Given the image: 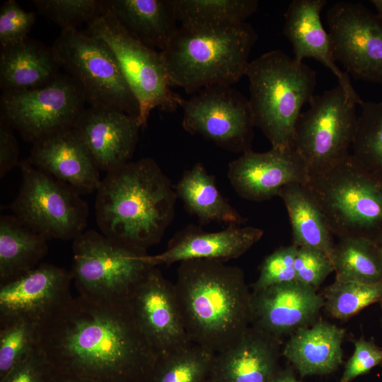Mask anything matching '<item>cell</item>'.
Here are the masks:
<instances>
[{"mask_svg": "<svg viewBox=\"0 0 382 382\" xmlns=\"http://www.w3.org/2000/svg\"><path fill=\"white\" fill-rule=\"evenodd\" d=\"M38 347L54 374L96 382H144L158 358L129 303L81 296L39 325Z\"/></svg>", "mask_w": 382, "mask_h": 382, "instance_id": "obj_1", "label": "cell"}, {"mask_svg": "<svg viewBox=\"0 0 382 382\" xmlns=\"http://www.w3.org/2000/svg\"><path fill=\"white\" fill-rule=\"evenodd\" d=\"M226 262L179 263L174 287L188 338L215 354L236 344L251 325V294L243 270Z\"/></svg>", "mask_w": 382, "mask_h": 382, "instance_id": "obj_2", "label": "cell"}, {"mask_svg": "<svg viewBox=\"0 0 382 382\" xmlns=\"http://www.w3.org/2000/svg\"><path fill=\"white\" fill-rule=\"evenodd\" d=\"M96 192L100 233L134 248L146 251L159 243L174 219V185L151 158L107 172Z\"/></svg>", "mask_w": 382, "mask_h": 382, "instance_id": "obj_3", "label": "cell"}, {"mask_svg": "<svg viewBox=\"0 0 382 382\" xmlns=\"http://www.w3.org/2000/svg\"><path fill=\"white\" fill-rule=\"evenodd\" d=\"M257 35L246 22L178 27L161 52L170 83L187 93L212 85H232L245 75Z\"/></svg>", "mask_w": 382, "mask_h": 382, "instance_id": "obj_4", "label": "cell"}, {"mask_svg": "<svg viewBox=\"0 0 382 382\" xmlns=\"http://www.w3.org/2000/svg\"><path fill=\"white\" fill-rule=\"evenodd\" d=\"M245 76L255 126L272 148H291L301 109L315 96L316 71L284 52L274 50L250 61Z\"/></svg>", "mask_w": 382, "mask_h": 382, "instance_id": "obj_5", "label": "cell"}, {"mask_svg": "<svg viewBox=\"0 0 382 382\" xmlns=\"http://www.w3.org/2000/svg\"><path fill=\"white\" fill-rule=\"evenodd\" d=\"M322 210L333 235L382 236V178L350 154L321 171L309 173L304 184Z\"/></svg>", "mask_w": 382, "mask_h": 382, "instance_id": "obj_6", "label": "cell"}, {"mask_svg": "<svg viewBox=\"0 0 382 382\" xmlns=\"http://www.w3.org/2000/svg\"><path fill=\"white\" fill-rule=\"evenodd\" d=\"M71 274L79 296L108 304H124L153 267L148 254L87 230L72 243Z\"/></svg>", "mask_w": 382, "mask_h": 382, "instance_id": "obj_7", "label": "cell"}, {"mask_svg": "<svg viewBox=\"0 0 382 382\" xmlns=\"http://www.w3.org/2000/svg\"><path fill=\"white\" fill-rule=\"evenodd\" d=\"M91 35L103 40L114 53L124 77L139 105L138 122L145 128L151 111L175 112L183 99L171 88L161 52L132 35L105 6L87 23Z\"/></svg>", "mask_w": 382, "mask_h": 382, "instance_id": "obj_8", "label": "cell"}, {"mask_svg": "<svg viewBox=\"0 0 382 382\" xmlns=\"http://www.w3.org/2000/svg\"><path fill=\"white\" fill-rule=\"evenodd\" d=\"M51 49L59 67L81 85L91 106L115 108L138 118V103L103 40L67 28L62 30Z\"/></svg>", "mask_w": 382, "mask_h": 382, "instance_id": "obj_9", "label": "cell"}, {"mask_svg": "<svg viewBox=\"0 0 382 382\" xmlns=\"http://www.w3.org/2000/svg\"><path fill=\"white\" fill-rule=\"evenodd\" d=\"M18 167L22 181L11 205L14 216L47 240L74 241L86 231L89 209L81 195L28 159Z\"/></svg>", "mask_w": 382, "mask_h": 382, "instance_id": "obj_10", "label": "cell"}, {"mask_svg": "<svg viewBox=\"0 0 382 382\" xmlns=\"http://www.w3.org/2000/svg\"><path fill=\"white\" fill-rule=\"evenodd\" d=\"M297 120L291 147L309 173L325 170L349 154L358 115V105L338 85L314 96Z\"/></svg>", "mask_w": 382, "mask_h": 382, "instance_id": "obj_11", "label": "cell"}, {"mask_svg": "<svg viewBox=\"0 0 382 382\" xmlns=\"http://www.w3.org/2000/svg\"><path fill=\"white\" fill-rule=\"evenodd\" d=\"M86 101L81 85L69 75L59 74L40 87L3 91L1 121L33 144L53 132L73 127Z\"/></svg>", "mask_w": 382, "mask_h": 382, "instance_id": "obj_12", "label": "cell"}, {"mask_svg": "<svg viewBox=\"0 0 382 382\" xmlns=\"http://www.w3.org/2000/svg\"><path fill=\"white\" fill-rule=\"evenodd\" d=\"M183 129L234 153L251 150L255 127L249 100L231 85H212L184 100Z\"/></svg>", "mask_w": 382, "mask_h": 382, "instance_id": "obj_13", "label": "cell"}, {"mask_svg": "<svg viewBox=\"0 0 382 382\" xmlns=\"http://www.w3.org/2000/svg\"><path fill=\"white\" fill-rule=\"evenodd\" d=\"M326 21L335 61L355 79L382 83V18L361 4L339 1Z\"/></svg>", "mask_w": 382, "mask_h": 382, "instance_id": "obj_14", "label": "cell"}, {"mask_svg": "<svg viewBox=\"0 0 382 382\" xmlns=\"http://www.w3.org/2000/svg\"><path fill=\"white\" fill-rule=\"evenodd\" d=\"M71 271L41 263L20 277L0 284V323L25 320L44 323L71 299Z\"/></svg>", "mask_w": 382, "mask_h": 382, "instance_id": "obj_15", "label": "cell"}, {"mask_svg": "<svg viewBox=\"0 0 382 382\" xmlns=\"http://www.w3.org/2000/svg\"><path fill=\"white\" fill-rule=\"evenodd\" d=\"M129 305L140 330L158 357L191 343L174 284L156 267H152L137 286Z\"/></svg>", "mask_w": 382, "mask_h": 382, "instance_id": "obj_16", "label": "cell"}, {"mask_svg": "<svg viewBox=\"0 0 382 382\" xmlns=\"http://www.w3.org/2000/svg\"><path fill=\"white\" fill-rule=\"evenodd\" d=\"M321 294L298 280L278 284L251 294V326L281 342L319 318Z\"/></svg>", "mask_w": 382, "mask_h": 382, "instance_id": "obj_17", "label": "cell"}, {"mask_svg": "<svg viewBox=\"0 0 382 382\" xmlns=\"http://www.w3.org/2000/svg\"><path fill=\"white\" fill-rule=\"evenodd\" d=\"M227 176L238 195L250 201L262 202L279 196L291 183L305 184L308 170L294 149L271 148L243 153L228 164Z\"/></svg>", "mask_w": 382, "mask_h": 382, "instance_id": "obj_18", "label": "cell"}, {"mask_svg": "<svg viewBox=\"0 0 382 382\" xmlns=\"http://www.w3.org/2000/svg\"><path fill=\"white\" fill-rule=\"evenodd\" d=\"M73 128L99 169L107 173L129 161L141 127L137 117L120 110L90 105Z\"/></svg>", "mask_w": 382, "mask_h": 382, "instance_id": "obj_19", "label": "cell"}, {"mask_svg": "<svg viewBox=\"0 0 382 382\" xmlns=\"http://www.w3.org/2000/svg\"><path fill=\"white\" fill-rule=\"evenodd\" d=\"M29 162L80 195L97 191L99 168L73 127L53 132L33 144Z\"/></svg>", "mask_w": 382, "mask_h": 382, "instance_id": "obj_20", "label": "cell"}, {"mask_svg": "<svg viewBox=\"0 0 382 382\" xmlns=\"http://www.w3.org/2000/svg\"><path fill=\"white\" fill-rule=\"evenodd\" d=\"M263 233L261 228L253 226L230 224L221 231L207 232L190 225L170 238L166 250L148 255L146 261L153 267L199 259L226 262L245 253Z\"/></svg>", "mask_w": 382, "mask_h": 382, "instance_id": "obj_21", "label": "cell"}, {"mask_svg": "<svg viewBox=\"0 0 382 382\" xmlns=\"http://www.w3.org/2000/svg\"><path fill=\"white\" fill-rule=\"evenodd\" d=\"M325 0H294L284 13L283 33L292 45L294 58L302 62L313 58L329 69L337 77L339 85L359 105L363 100L354 89L346 71L336 64L329 33L324 28L320 13Z\"/></svg>", "mask_w": 382, "mask_h": 382, "instance_id": "obj_22", "label": "cell"}, {"mask_svg": "<svg viewBox=\"0 0 382 382\" xmlns=\"http://www.w3.org/2000/svg\"><path fill=\"white\" fill-rule=\"evenodd\" d=\"M281 342L250 326L233 346L216 354L213 382H270L280 369Z\"/></svg>", "mask_w": 382, "mask_h": 382, "instance_id": "obj_23", "label": "cell"}, {"mask_svg": "<svg viewBox=\"0 0 382 382\" xmlns=\"http://www.w3.org/2000/svg\"><path fill=\"white\" fill-rule=\"evenodd\" d=\"M345 330L319 318L289 336L284 357L301 377L330 374L342 363Z\"/></svg>", "mask_w": 382, "mask_h": 382, "instance_id": "obj_24", "label": "cell"}, {"mask_svg": "<svg viewBox=\"0 0 382 382\" xmlns=\"http://www.w3.org/2000/svg\"><path fill=\"white\" fill-rule=\"evenodd\" d=\"M51 47L28 37L0 49V86L3 91L44 86L59 74Z\"/></svg>", "mask_w": 382, "mask_h": 382, "instance_id": "obj_25", "label": "cell"}, {"mask_svg": "<svg viewBox=\"0 0 382 382\" xmlns=\"http://www.w3.org/2000/svg\"><path fill=\"white\" fill-rule=\"evenodd\" d=\"M105 7L136 38L163 51L176 31L170 0H106Z\"/></svg>", "mask_w": 382, "mask_h": 382, "instance_id": "obj_26", "label": "cell"}, {"mask_svg": "<svg viewBox=\"0 0 382 382\" xmlns=\"http://www.w3.org/2000/svg\"><path fill=\"white\" fill-rule=\"evenodd\" d=\"M174 188L185 209L201 225L220 222L241 226L247 221L222 195L214 177L201 163L184 172Z\"/></svg>", "mask_w": 382, "mask_h": 382, "instance_id": "obj_27", "label": "cell"}, {"mask_svg": "<svg viewBox=\"0 0 382 382\" xmlns=\"http://www.w3.org/2000/svg\"><path fill=\"white\" fill-rule=\"evenodd\" d=\"M286 207L293 244L319 250L330 259L335 243L325 217L313 195L303 183H291L279 192Z\"/></svg>", "mask_w": 382, "mask_h": 382, "instance_id": "obj_28", "label": "cell"}, {"mask_svg": "<svg viewBox=\"0 0 382 382\" xmlns=\"http://www.w3.org/2000/svg\"><path fill=\"white\" fill-rule=\"evenodd\" d=\"M47 239L14 215L0 217V284L14 280L41 264Z\"/></svg>", "mask_w": 382, "mask_h": 382, "instance_id": "obj_29", "label": "cell"}, {"mask_svg": "<svg viewBox=\"0 0 382 382\" xmlns=\"http://www.w3.org/2000/svg\"><path fill=\"white\" fill-rule=\"evenodd\" d=\"M331 261L335 279L382 283V255L376 242L364 237H344L335 244Z\"/></svg>", "mask_w": 382, "mask_h": 382, "instance_id": "obj_30", "label": "cell"}, {"mask_svg": "<svg viewBox=\"0 0 382 382\" xmlns=\"http://www.w3.org/2000/svg\"><path fill=\"white\" fill-rule=\"evenodd\" d=\"M181 26L207 27L245 22L258 6L257 0H170Z\"/></svg>", "mask_w": 382, "mask_h": 382, "instance_id": "obj_31", "label": "cell"}, {"mask_svg": "<svg viewBox=\"0 0 382 382\" xmlns=\"http://www.w3.org/2000/svg\"><path fill=\"white\" fill-rule=\"evenodd\" d=\"M216 354L194 343L158 357L144 382H205Z\"/></svg>", "mask_w": 382, "mask_h": 382, "instance_id": "obj_32", "label": "cell"}, {"mask_svg": "<svg viewBox=\"0 0 382 382\" xmlns=\"http://www.w3.org/2000/svg\"><path fill=\"white\" fill-rule=\"evenodd\" d=\"M352 144V155L382 178V101L362 102Z\"/></svg>", "mask_w": 382, "mask_h": 382, "instance_id": "obj_33", "label": "cell"}, {"mask_svg": "<svg viewBox=\"0 0 382 382\" xmlns=\"http://www.w3.org/2000/svg\"><path fill=\"white\" fill-rule=\"evenodd\" d=\"M322 296L324 308L331 317L347 320L373 303H382V283L335 279L324 289Z\"/></svg>", "mask_w": 382, "mask_h": 382, "instance_id": "obj_34", "label": "cell"}, {"mask_svg": "<svg viewBox=\"0 0 382 382\" xmlns=\"http://www.w3.org/2000/svg\"><path fill=\"white\" fill-rule=\"evenodd\" d=\"M39 325L25 320L0 323V380L38 347Z\"/></svg>", "mask_w": 382, "mask_h": 382, "instance_id": "obj_35", "label": "cell"}, {"mask_svg": "<svg viewBox=\"0 0 382 382\" xmlns=\"http://www.w3.org/2000/svg\"><path fill=\"white\" fill-rule=\"evenodd\" d=\"M33 3L42 15L62 30L88 23L103 10V1L97 0H34Z\"/></svg>", "mask_w": 382, "mask_h": 382, "instance_id": "obj_36", "label": "cell"}, {"mask_svg": "<svg viewBox=\"0 0 382 382\" xmlns=\"http://www.w3.org/2000/svg\"><path fill=\"white\" fill-rule=\"evenodd\" d=\"M297 246H281L268 255L261 263L257 279L252 285L253 291L268 286L297 280L294 260Z\"/></svg>", "mask_w": 382, "mask_h": 382, "instance_id": "obj_37", "label": "cell"}, {"mask_svg": "<svg viewBox=\"0 0 382 382\" xmlns=\"http://www.w3.org/2000/svg\"><path fill=\"white\" fill-rule=\"evenodd\" d=\"M294 268L296 279L316 291L334 272L331 259L325 253L319 250L298 246Z\"/></svg>", "mask_w": 382, "mask_h": 382, "instance_id": "obj_38", "label": "cell"}, {"mask_svg": "<svg viewBox=\"0 0 382 382\" xmlns=\"http://www.w3.org/2000/svg\"><path fill=\"white\" fill-rule=\"evenodd\" d=\"M35 21L33 12L24 11L14 0L6 1L0 10V44L7 47L27 38Z\"/></svg>", "mask_w": 382, "mask_h": 382, "instance_id": "obj_39", "label": "cell"}, {"mask_svg": "<svg viewBox=\"0 0 382 382\" xmlns=\"http://www.w3.org/2000/svg\"><path fill=\"white\" fill-rule=\"evenodd\" d=\"M381 364L382 348L361 337L354 342L353 354L345 364L340 382H351Z\"/></svg>", "mask_w": 382, "mask_h": 382, "instance_id": "obj_40", "label": "cell"}, {"mask_svg": "<svg viewBox=\"0 0 382 382\" xmlns=\"http://www.w3.org/2000/svg\"><path fill=\"white\" fill-rule=\"evenodd\" d=\"M54 374L50 364L37 347L0 382H50Z\"/></svg>", "mask_w": 382, "mask_h": 382, "instance_id": "obj_41", "label": "cell"}, {"mask_svg": "<svg viewBox=\"0 0 382 382\" xmlns=\"http://www.w3.org/2000/svg\"><path fill=\"white\" fill-rule=\"evenodd\" d=\"M19 150L13 129L3 122H0V178L18 166Z\"/></svg>", "mask_w": 382, "mask_h": 382, "instance_id": "obj_42", "label": "cell"}, {"mask_svg": "<svg viewBox=\"0 0 382 382\" xmlns=\"http://www.w3.org/2000/svg\"><path fill=\"white\" fill-rule=\"evenodd\" d=\"M270 382H302L299 380L291 366H287L281 369L275 374Z\"/></svg>", "mask_w": 382, "mask_h": 382, "instance_id": "obj_43", "label": "cell"}, {"mask_svg": "<svg viewBox=\"0 0 382 382\" xmlns=\"http://www.w3.org/2000/svg\"><path fill=\"white\" fill-rule=\"evenodd\" d=\"M50 382H96L79 377L64 376L54 374Z\"/></svg>", "mask_w": 382, "mask_h": 382, "instance_id": "obj_44", "label": "cell"}, {"mask_svg": "<svg viewBox=\"0 0 382 382\" xmlns=\"http://www.w3.org/2000/svg\"><path fill=\"white\" fill-rule=\"evenodd\" d=\"M370 2L376 8L378 15L382 18V0H371Z\"/></svg>", "mask_w": 382, "mask_h": 382, "instance_id": "obj_45", "label": "cell"}, {"mask_svg": "<svg viewBox=\"0 0 382 382\" xmlns=\"http://www.w3.org/2000/svg\"><path fill=\"white\" fill-rule=\"evenodd\" d=\"M377 244H378V247L380 248V250H381V255H382V236L380 238V239L378 241Z\"/></svg>", "mask_w": 382, "mask_h": 382, "instance_id": "obj_46", "label": "cell"}, {"mask_svg": "<svg viewBox=\"0 0 382 382\" xmlns=\"http://www.w3.org/2000/svg\"><path fill=\"white\" fill-rule=\"evenodd\" d=\"M205 382H213L209 378H208Z\"/></svg>", "mask_w": 382, "mask_h": 382, "instance_id": "obj_47", "label": "cell"}, {"mask_svg": "<svg viewBox=\"0 0 382 382\" xmlns=\"http://www.w3.org/2000/svg\"><path fill=\"white\" fill-rule=\"evenodd\" d=\"M381 307H382V303H381Z\"/></svg>", "mask_w": 382, "mask_h": 382, "instance_id": "obj_48", "label": "cell"}, {"mask_svg": "<svg viewBox=\"0 0 382 382\" xmlns=\"http://www.w3.org/2000/svg\"><path fill=\"white\" fill-rule=\"evenodd\" d=\"M381 325H382V319H381Z\"/></svg>", "mask_w": 382, "mask_h": 382, "instance_id": "obj_49", "label": "cell"}]
</instances>
